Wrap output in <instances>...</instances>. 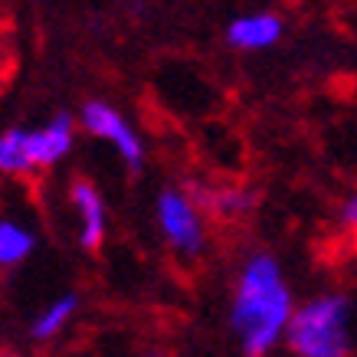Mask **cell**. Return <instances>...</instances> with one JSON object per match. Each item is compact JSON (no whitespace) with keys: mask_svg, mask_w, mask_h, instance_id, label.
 I'll return each instance as SVG.
<instances>
[{"mask_svg":"<svg viewBox=\"0 0 357 357\" xmlns=\"http://www.w3.org/2000/svg\"><path fill=\"white\" fill-rule=\"evenodd\" d=\"M69 200H73V210L79 217V243L86 249H98L105 239V220H109L98 187L89 181H76L69 187Z\"/></svg>","mask_w":357,"mask_h":357,"instance_id":"cell-6","label":"cell"},{"mask_svg":"<svg viewBox=\"0 0 357 357\" xmlns=\"http://www.w3.org/2000/svg\"><path fill=\"white\" fill-rule=\"evenodd\" d=\"M282 30H285V23L275 13H246L227 26V43L236 50H246V53H259V50H269L279 43Z\"/></svg>","mask_w":357,"mask_h":357,"instance_id":"cell-7","label":"cell"},{"mask_svg":"<svg viewBox=\"0 0 357 357\" xmlns=\"http://www.w3.org/2000/svg\"><path fill=\"white\" fill-rule=\"evenodd\" d=\"M33 249H36V236L30 227H23L20 220L10 217L0 220V269H13V266L26 262Z\"/></svg>","mask_w":357,"mask_h":357,"instance_id":"cell-8","label":"cell"},{"mask_svg":"<svg viewBox=\"0 0 357 357\" xmlns=\"http://www.w3.org/2000/svg\"><path fill=\"white\" fill-rule=\"evenodd\" d=\"M285 344L295 357H351V302L344 295H318L295 308Z\"/></svg>","mask_w":357,"mask_h":357,"instance_id":"cell-2","label":"cell"},{"mask_svg":"<svg viewBox=\"0 0 357 357\" xmlns=\"http://www.w3.org/2000/svg\"><path fill=\"white\" fill-rule=\"evenodd\" d=\"M341 223H344L347 229H357V194H351L341 204Z\"/></svg>","mask_w":357,"mask_h":357,"instance_id":"cell-11","label":"cell"},{"mask_svg":"<svg viewBox=\"0 0 357 357\" xmlns=\"http://www.w3.org/2000/svg\"><path fill=\"white\" fill-rule=\"evenodd\" d=\"M76 121L59 112L40 128H10L0 135V174H33L46 171L73 151Z\"/></svg>","mask_w":357,"mask_h":357,"instance_id":"cell-3","label":"cell"},{"mask_svg":"<svg viewBox=\"0 0 357 357\" xmlns=\"http://www.w3.org/2000/svg\"><path fill=\"white\" fill-rule=\"evenodd\" d=\"M76 312H79V295H73V292L59 295L56 302H50L43 312L36 314V321H33V328H30L33 337H36V341H50V337H56L59 331L69 328V321L76 318Z\"/></svg>","mask_w":357,"mask_h":357,"instance_id":"cell-9","label":"cell"},{"mask_svg":"<svg viewBox=\"0 0 357 357\" xmlns=\"http://www.w3.org/2000/svg\"><path fill=\"white\" fill-rule=\"evenodd\" d=\"M79 121H82V128H86L92 138L112 144V148H115V154L128 164L131 171H138V167H141V161H144V144H141L135 125H131V121L125 119L115 105L102 102V98H92V102H86V105H82Z\"/></svg>","mask_w":357,"mask_h":357,"instance_id":"cell-5","label":"cell"},{"mask_svg":"<svg viewBox=\"0 0 357 357\" xmlns=\"http://www.w3.org/2000/svg\"><path fill=\"white\" fill-rule=\"evenodd\" d=\"M0 357H20V354H0Z\"/></svg>","mask_w":357,"mask_h":357,"instance_id":"cell-13","label":"cell"},{"mask_svg":"<svg viewBox=\"0 0 357 357\" xmlns=\"http://www.w3.org/2000/svg\"><path fill=\"white\" fill-rule=\"evenodd\" d=\"M295 302L292 289L282 275L279 259L266 252H256L243 262L233 292L229 321L236 328L239 344L246 357H266L285 341V331L292 325Z\"/></svg>","mask_w":357,"mask_h":357,"instance_id":"cell-1","label":"cell"},{"mask_svg":"<svg viewBox=\"0 0 357 357\" xmlns=\"http://www.w3.org/2000/svg\"><path fill=\"white\" fill-rule=\"evenodd\" d=\"M0 69H3V36H0Z\"/></svg>","mask_w":357,"mask_h":357,"instance_id":"cell-12","label":"cell"},{"mask_svg":"<svg viewBox=\"0 0 357 357\" xmlns=\"http://www.w3.org/2000/svg\"><path fill=\"white\" fill-rule=\"evenodd\" d=\"M204 204L217 213H227V217H239L252 206V197L246 190H213V194L204 197Z\"/></svg>","mask_w":357,"mask_h":357,"instance_id":"cell-10","label":"cell"},{"mask_svg":"<svg viewBox=\"0 0 357 357\" xmlns=\"http://www.w3.org/2000/svg\"><path fill=\"white\" fill-rule=\"evenodd\" d=\"M158 227H161L167 246L177 256L194 259V256L204 252V246H206L204 213H200V204L187 190L164 187L161 194H158Z\"/></svg>","mask_w":357,"mask_h":357,"instance_id":"cell-4","label":"cell"}]
</instances>
